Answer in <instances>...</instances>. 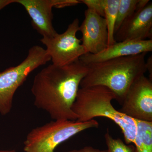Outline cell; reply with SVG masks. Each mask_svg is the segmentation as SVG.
<instances>
[{
	"label": "cell",
	"mask_w": 152,
	"mask_h": 152,
	"mask_svg": "<svg viewBox=\"0 0 152 152\" xmlns=\"http://www.w3.org/2000/svg\"><path fill=\"white\" fill-rule=\"evenodd\" d=\"M152 51V39L126 40L116 42L96 54H85L79 60L86 65L113 59L140 54Z\"/></svg>",
	"instance_id": "11"
},
{
	"label": "cell",
	"mask_w": 152,
	"mask_h": 152,
	"mask_svg": "<svg viewBox=\"0 0 152 152\" xmlns=\"http://www.w3.org/2000/svg\"><path fill=\"white\" fill-rule=\"evenodd\" d=\"M136 121L137 132L134 145L138 152H152V122Z\"/></svg>",
	"instance_id": "12"
},
{
	"label": "cell",
	"mask_w": 152,
	"mask_h": 152,
	"mask_svg": "<svg viewBox=\"0 0 152 152\" xmlns=\"http://www.w3.org/2000/svg\"><path fill=\"white\" fill-rule=\"evenodd\" d=\"M94 119L86 122L54 120L33 129L24 145L25 152H55L60 144L83 131L99 127Z\"/></svg>",
	"instance_id": "4"
},
{
	"label": "cell",
	"mask_w": 152,
	"mask_h": 152,
	"mask_svg": "<svg viewBox=\"0 0 152 152\" xmlns=\"http://www.w3.org/2000/svg\"><path fill=\"white\" fill-rule=\"evenodd\" d=\"M146 67L147 71H148L150 75L152 77V56H150L148 59L147 61H146Z\"/></svg>",
	"instance_id": "19"
},
{
	"label": "cell",
	"mask_w": 152,
	"mask_h": 152,
	"mask_svg": "<svg viewBox=\"0 0 152 152\" xmlns=\"http://www.w3.org/2000/svg\"><path fill=\"white\" fill-rule=\"evenodd\" d=\"M119 110L136 120L152 122V80L144 75L133 83L128 90Z\"/></svg>",
	"instance_id": "7"
},
{
	"label": "cell",
	"mask_w": 152,
	"mask_h": 152,
	"mask_svg": "<svg viewBox=\"0 0 152 152\" xmlns=\"http://www.w3.org/2000/svg\"><path fill=\"white\" fill-rule=\"evenodd\" d=\"M152 4L137 10L127 19L114 36L116 42L151 39L152 36Z\"/></svg>",
	"instance_id": "10"
},
{
	"label": "cell",
	"mask_w": 152,
	"mask_h": 152,
	"mask_svg": "<svg viewBox=\"0 0 152 152\" xmlns=\"http://www.w3.org/2000/svg\"><path fill=\"white\" fill-rule=\"evenodd\" d=\"M46 49L39 45L29 50L22 62L0 72V113L3 115L11 111L15 93L32 72L50 61Z\"/></svg>",
	"instance_id": "5"
},
{
	"label": "cell",
	"mask_w": 152,
	"mask_h": 152,
	"mask_svg": "<svg viewBox=\"0 0 152 152\" xmlns=\"http://www.w3.org/2000/svg\"><path fill=\"white\" fill-rule=\"evenodd\" d=\"M88 9L92 10L102 17H104V0H80Z\"/></svg>",
	"instance_id": "16"
},
{
	"label": "cell",
	"mask_w": 152,
	"mask_h": 152,
	"mask_svg": "<svg viewBox=\"0 0 152 152\" xmlns=\"http://www.w3.org/2000/svg\"><path fill=\"white\" fill-rule=\"evenodd\" d=\"M88 67L80 60L64 66L49 65L37 74L31 92L34 104L54 120L77 119L72 107Z\"/></svg>",
	"instance_id": "1"
},
{
	"label": "cell",
	"mask_w": 152,
	"mask_h": 152,
	"mask_svg": "<svg viewBox=\"0 0 152 152\" xmlns=\"http://www.w3.org/2000/svg\"><path fill=\"white\" fill-rule=\"evenodd\" d=\"M120 0H104V18L107 28L109 46L116 42L114 38L115 26L116 21Z\"/></svg>",
	"instance_id": "13"
},
{
	"label": "cell",
	"mask_w": 152,
	"mask_h": 152,
	"mask_svg": "<svg viewBox=\"0 0 152 152\" xmlns=\"http://www.w3.org/2000/svg\"><path fill=\"white\" fill-rule=\"evenodd\" d=\"M147 54L123 57L87 65L88 71L80 87H107L115 94V100L121 104L131 86L147 71Z\"/></svg>",
	"instance_id": "2"
},
{
	"label": "cell",
	"mask_w": 152,
	"mask_h": 152,
	"mask_svg": "<svg viewBox=\"0 0 152 152\" xmlns=\"http://www.w3.org/2000/svg\"><path fill=\"white\" fill-rule=\"evenodd\" d=\"M15 3V0H0V11L12 3Z\"/></svg>",
	"instance_id": "18"
},
{
	"label": "cell",
	"mask_w": 152,
	"mask_h": 152,
	"mask_svg": "<svg viewBox=\"0 0 152 152\" xmlns=\"http://www.w3.org/2000/svg\"><path fill=\"white\" fill-rule=\"evenodd\" d=\"M138 1L139 0H120L115 24V34L124 22L135 12Z\"/></svg>",
	"instance_id": "14"
},
{
	"label": "cell",
	"mask_w": 152,
	"mask_h": 152,
	"mask_svg": "<svg viewBox=\"0 0 152 152\" xmlns=\"http://www.w3.org/2000/svg\"><path fill=\"white\" fill-rule=\"evenodd\" d=\"M66 152H108L107 150H101L92 147L86 146L79 150H74Z\"/></svg>",
	"instance_id": "17"
},
{
	"label": "cell",
	"mask_w": 152,
	"mask_h": 152,
	"mask_svg": "<svg viewBox=\"0 0 152 152\" xmlns=\"http://www.w3.org/2000/svg\"><path fill=\"white\" fill-rule=\"evenodd\" d=\"M104 135L108 152H138L135 146L133 144H127L120 138L113 137L108 130Z\"/></svg>",
	"instance_id": "15"
},
{
	"label": "cell",
	"mask_w": 152,
	"mask_h": 152,
	"mask_svg": "<svg viewBox=\"0 0 152 152\" xmlns=\"http://www.w3.org/2000/svg\"><path fill=\"white\" fill-rule=\"evenodd\" d=\"M116 97L111 90L102 86L79 88L72 110L77 121L86 122L104 117L113 121L121 129L126 144H134L137 132L136 120L117 110L112 102Z\"/></svg>",
	"instance_id": "3"
},
{
	"label": "cell",
	"mask_w": 152,
	"mask_h": 152,
	"mask_svg": "<svg viewBox=\"0 0 152 152\" xmlns=\"http://www.w3.org/2000/svg\"><path fill=\"white\" fill-rule=\"evenodd\" d=\"M82 45L86 52L96 54L108 46V34L105 20L94 12L87 9L85 19L80 26Z\"/></svg>",
	"instance_id": "9"
},
{
	"label": "cell",
	"mask_w": 152,
	"mask_h": 152,
	"mask_svg": "<svg viewBox=\"0 0 152 152\" xmlns=\"http://www.w3.org/2000/svg\"><path fill=\"white\" fill-rule=\"evenodd\" d=\"M0 152H17L15 150H4V151H0Z\"/></svg>",
	"instance_id": "20"
},
{
	"label": "cell",
	"mask_w": 152,
	"mask_h": 152,
	"mask_svg": "<svg viewBox=\"0 0 152 152\" xmlns=\"http://www.w3.org/2000/svg\"><path fill=\"white\" fill-rule=\"evenodd\" d=\"M15 3L24 7L31 18L33 27L42 38L53 37L58 34L53 24V8L81 3L78 0H15Z\"/></svg>",
	"instance_id": "8"
},
{
	"label": "cell",
	"mask_w": 152,
	"mask_h": 152,
	"mask_svg": "<svg viewBox=\"0 0 152 152\" xmlns=\"http://www.w3.org/2000/svg\"><path fill=\"white\" fill-rule=\"evenodd\" d=\"M79 28V20L75 19L64 32L58 33L53 37L41 39V42L46 47V50L53 64L67 65L78 61L81 57L87 53L81 41L77 37Z\"/></svg>",
	"instance_id": "6"
}]
</instances>
